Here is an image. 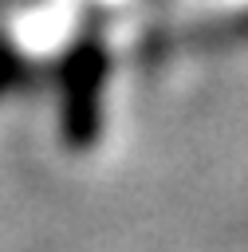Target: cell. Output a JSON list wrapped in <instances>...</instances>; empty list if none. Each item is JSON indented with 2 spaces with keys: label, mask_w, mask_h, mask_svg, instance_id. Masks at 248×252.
Here are the masks:
<instances>
[{
  "label": "cell",
  "mask_w": 248,
  "mask_h": 252,
  "mask_svg": "<svg viewBox=\"0 0 248 252\" xmlns=\"http://www.w3.org/2000/svg\"><path fill=\"white\" fill-rule=\"evenodd\" d=\"M106 55L98 43H79L63 67V138L83 150L98 138V87Z\"/></svg>",
  "instance_id": "obj_1"
}]
</instances>
